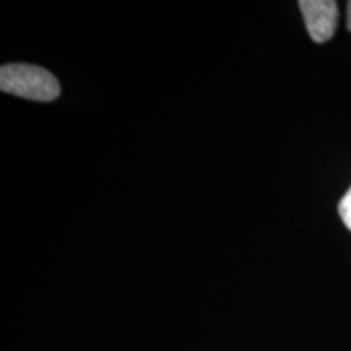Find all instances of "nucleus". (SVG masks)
Instances as JSON below:
<instances>
[{
	"mask_svg": "<svg viewBox=\"0 0 351 351\" xmlns=\"http://www.w3.org/2000/svg\"><path fill=\"white\" fill-rule=\"evenodd\" d=\"M0 90L38 103L59 98L60 85L49 70L29 64H5L0 69Z\"/></svg>",
	"mask_w": 351,
	"mask_h": 351,
	"instance_id": "obj_1",
	"label": "nucleus"
},
{
	"mask_svg": "<svg viewBox=\"0 0 351 351\" xmlns=\"http://www.w3.org/2000/svg\"><path fill=\"white\" fill-rule=\"evenodd\" d=\"M300 10L307 33L315 43H327L335 34L339 23V5L333 0H301Z\"/></svg>",
	"mask_w": 351,
	"mask_h": 351,
	"instance_id": "obj_2",
	"label": "nucleus"
},
{
	"mask_svg": "<svg viewBox=\"0 0 351 351\" xmlns=\"http://www.w3.org/2000/svg\"><path fill=\"white\" fill-rule=\"evenodd\" d=\"M339 213H340L341 221H343L345 226L351 231V187L348 189V192H346L345 197L340 202Z\"/></svg>",
	"mask_w": 351,
	"mask_h": 351,
	"instance_id": "obj_3",
	"label": "nucleus"
},
{
	"mask_svg": "<svg viewBox=\"0 0 351 351\" xmlns=\"http://www.w3.org/2000/svg\"><path fill=\"white\" fill-rule=\"evenodd\" d=\"M346 25H348V29L351 32V2H348V8H346Z\"/></svg>",
	"mask_w": 351,
	"mask_h": 351,
	"instance_id": "obj_4",
	"label": "nucleus"
}]
</instances>
